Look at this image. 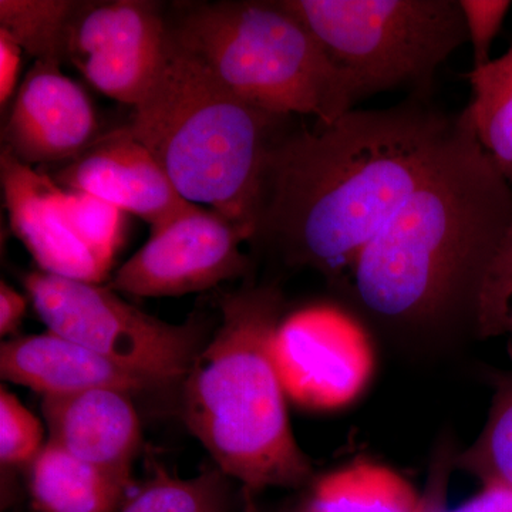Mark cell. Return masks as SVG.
Masks as SVG:
<instances>
[{"mask_svg":"<svg viewBox=\"0 0 512 512\" xmlns=\"http://www.w3.org/2000/svg\"><path fill=\"white\" fill-rule=\"evenodd\" d=\"M458 116L409 96L312 130L286 127L266 156L252 242L338 286L439 163Z\"/></svg>","mask_w":512,"mask_h":512,"instance_id":"obj_1","label":"cell"},{"mask_svg":"<svg viewBox=\"0 0 512 512\" xmlns=\"http://www.w3.org/2000/svg\"><path fill=\"white\" fill-rule=\"evenodd\" d=\"M511 221L512 188L463 110L439 163L338 288L390 328L474 325L485 271Z\"/></svg>","mask_w":512,"mask_h":512,"instance_id":"obj_2","label":"cell"},{"mask_svg":"<svg viewBox=\"0 0 512 512\" xmlns=\"http://www.w3.org/2000/svg\"><path fill=\"white\" fill-rule=\"evenodd\" d=\"M275 286H242L220 301L221 323L185 379L184 421L217 468L244 491L299 487L311 477L272 356L284 318Z\"/></svg>","mask_w":512,"mask_h":512,"instance_id":"obj_3","label":"cell"},{"mask_svg":"<svg viewBox=\"0 0 512 512\" xmlns=\"http://www.w3.org/2000/svg\"><path fill=\"white\" fill-rule=\"evenodd\" d=\"M291 120L241 99L171 37L163 69L127 128L181 197L208 205L252 242L266 156Z\"/></svg>","mask_w":512,"mask_h":512,"instance_id":"obj_4","label":"cell"},{"mask_svg":"<svg viewBox=\"0 0 512 512\" xmlns=\"http://www.w3.org/2000/svg\"><path fill=\"white\" fill-rule=\"evenodd\" d=\"M174 9V42L252 106L333 124L359 103L348 76L284 0L185 2Z\"/></svg>","mask_w":512,"mask_h":512,"instance_id":"obj_5","label":"cell"},{"mask_svg":"<svg viewBox=\"0 0 512 512\" xmlns=\"http://www.w3.org/2000/svg\"><path fill=\"white\" fill-rule=\"evenodd\" d=\"M348 76L357 100L406 90L430 99L434 76L468 42L458 0H284Z\"/></svg>","mask_w":512,"mask_h":512,"instance_id":"obj_6","label":"cell"},{"mask_svg":"<svg viewBox=\"0 0 512 512\" xmlns=\"http://www.w3.org/2000/svg\"><path fill=\"white\" fill-rule=\"evenodd\" d=\"M25 288L47 330L156 387L187 379L208 343L204 320L164 322L124 301L107 285L35 271L26 276Z\"/></svg>","mask_w":512,"mask_h":512,"instance_id":"obj_7","label":"cell"},{"mask_svg":"<svg viewBox=\"0 0 512 512\" xmlns=\"http://www.w3.org/2000/svg\"><path fill=\"white\" fill-rule=\"evenodd\" d=\"M272 356L286 397L319 412L355 402L375 367L365 328L333 303H313L284 315Z\"/></svg>","mask_w":512,"mask_h":512,"instance_id":"obj_8","label":"cell"},{"mask_svg":"<svg viewBox=\"0 0 512 512\" xmlns=\"http://www.w3.org/2000/svg\"><path fill=\"white\" fill-rule=\"evenodd\" d=\"M170 23L151 0L83 2L70 35L72 63L97 92L136 107L163 69Z\"/></svg>","mask_w":512,"mask_h":512,"instance_id":"obj_9","label":"cell"},{"mask_svg":"<svg viewBox=\"0 0 512 512\" xmlns=\"http://www.w3.org/2000/svg\"><path fill=\"white\" fill-rule=\"evenodd\" d=\"M248 235L227 218L198 207L173 222L117 269L113 291L138 298L204 292L249 271L241 245Z\"/></svg>","mask_w":512,"mask_h":512,"instance_id":"obj_10","label":"cell"},{"mask_svg":"<svg viewBox=\"0 0 512 512\" xmlns=\"http://www.w3.org/2000/svg\"><path fill=\"white\" fill-rule=\"evenodd\" d=\"M93 101L59 64L35 62L2 127V148L23 164H67L99 140Z\"/></svg>","mask_w":512,"mask_h":512,"instance_id":"obj_11","label":"cell"},{"mask_svg":"<svg viewBox=\"0 0 512 512\" xmlns=\"http://www.w3.org/2000/svg\"><path fill=\"white\" fill-rule=\"evenodd\" d=\"M60 187L83 191L150 225L158 234L198 205L175 190L167 173L127 126L101 134L92 147L49 174Z\"/></svg>","mask_w":512,"mask_h":512,"instance_id":"obj_12","label":"cell"},{"mask_svg":"<svg viewBox=\"0 0 512 512\" xmlns=\"http://www.w3.org/2000/svg\"><path fill=\"white\" fill-rule=\"evenodd\" d=\"M0 183L10 228L40 271L87 284L101 285L109 278L84 242L66 188L5 148L0 151Z\"/></svg>","mask_w":512,"mask_h":512,"instance_id":"obj_13","label":"cell"},{"mask_svg":"<svg viewBox=\"0 0 512 512\" xmlns=\"http://www.w3.org/2000/svg\"><path fill=\"white\" fill-rule=\"evenodd\" d=\"M130 396L117 389H92L43 397L49 441L79 460L131 480L143 436Z\"/></svg>","mask_w":512,"mask_h":512,"instance_id":"obj_14","label":"cell"},{"mask_svg":"<svg viewBox=\"0 0 512 512\" xmlns=\"http://www.w3.org/2000/svg\"><path fill=\"white\" fill-rule=\"evenodd\" d=\"M0 375L3 380L28 387L43 397L69 396L92 389H117L133 394L156 387L52 330L3 342Z\"/></svg>","mask_w":512,"mask_h":512,"instance_id":"obj_15","label":"cell"},{"mask_svg":"<svg viewBox=\"0 0 512 512\" xmlns=\"http://www.w3.org/2000/svg\"><path fill=\"white\" fill-rule=\"evenodd\" d=\"M131 485L49 441L32 464L29 488L36 512H119Z\"/></svg>","mask_w":512,"mask_h":512,"instance_id":"obj_16","label":"cell"},{"mask_svg":"<svg viewBox=\"0 0 512 512\" xmlns=\"http://www.w3.org/2000/svg\"><path fill=\"white\" fill-rule=\"evenodd\" d=\"M302 512H430L412 484L380 464H350L320 478Z\"/></svg>","mask_w":512,"mask_h":512,"instance_id":"obj_17","label":"cell"},{"mask_svg":"<svg viewBox=\"0 0 512 512\" xmlns=\"http://www.w3.org/2000/svg\"><path fill=\"white\" fill-rule=\"evenodd\" d=\"M468 119L478 143L512 188V46L503 56L466 74Z\"/></svg>","mask_w":512,"mask_h":512,"instance_id":"obj_18","label":"cell"},{"mask_svg":"<svg viewBox=\"0 0 512 512\" xmlns=\"http://www.w3.org/2000/svg\"><path fill=\"white\" fill-rule=\"evenodd\" d=\"M77 0H0V29L36 62L67 63Z\"/></svg>","mask_w":512,"mask_h":512,"instance_id":"obj_19","label":"cell"},{"mask_svg":"<svg viewBox=\"0 0 512 512\" xmlns=\"http://www.w3.org/2000/svg\"><path fill=\"white\" fill-rule=\"evenodd\" d=\"M229 477L220 468L200 476L180 478L164 470L128 497L119 512H229Z\"/></svg>","mask_w":512,"mask_h":512,"instance_id":"obj_20","label":"cell"},{"mask_svg":"<svg viewBox=\"0 0 512 512\" xmlns=\"http://www.w3.org/2000/svg\"><path fill=\"white\" fill-rule=\"evenodd\" d=\"M457 466L480 478L512 488V373L498 384L487 423Z\"/></svg>","mask_w":512,"mask_h":512,"instance_id":"obj_21","label":"cell"},{"mask_svg":"<svg viewBox=\"0 0 512 512\" xmlns=\"http://www.w3.org/2000/svg\"><path fill=\"white\" fill-rule=\"evenodd\" d=\"M474 329L481 338L512 336V221L485 271Z\"/></svg>","mask_w":512,"mask_h":512,"instance_id":"obj_22","label":"cell"},{"mask_svg":"<svg viewBox=\"0 0 512 512\" xmlns=\"http://www.w3.org/2000/svg\"><path fill=\"white\" fill-rule=\"evenodd\" d=\"M42 423L8 389L0 390V461L6 467L33 464L43 450Z\"/></svg>","mask_w":512,"mask_h":512,"instance_id":"obj_23","label":"cell"},{"mask_svg":"<svg viewBox=\"0 0 512 512\" xmlns=\"http://www.w3.org/2000/svg\"><path fill=\"white\" fill-rule=\"evenodd\" d=\"M468 42L473 47V69L491 62V47L503 28L512 3L507 0H458Z\"/></svg>","mask_w":512,"mask_h":512,"instance_id":"obj_24","label":"cell"},{"mask_svg":"<svg viewBox=\"0 0 512 512\" xmlns=\"http://www.w3.org/2000/svg\"><path fill=\"white\" fill-rule=\"evenodd\" d=\"M23 49L6 30L0 29V107L2 111L10 107L16 93Z\"/></svg>","mask_w":512,"mask_h":512,"instance_id":"obj_25","label":"cell"},{"mask_svg":"<svg viewBox=\"0 0 512 512\" xmlns=\"http://www.w3.org/2000/svg\"><path fill=\"white\" fill-rule=\"evenodd\" d=\"M453 512H512V488L501 483H483V488Z\"/></svg>","mask_w":512,"mask_h":512,"instance_id":"obj_26","label":"cell"},{"mask_svg":"<svg viewBox=\"0 0 512 512\" xmlns=\"http://www.w3.org/2000/svg\"><path fill=\"white\" fill-rule=\"evenodd\" d=\"M28 311V299L5 281L0 284V333L15 332Z\"/></svg>","mask_w":512,"mask_h":512,"instance_id":"obj_27","label":"cell"},{"mask_svg":"<svg viewBox=\"0 0 512 512\" xmlns=\"http://www.w3.org/2000/svg\"><path fill=\"white\" fill-rule=\"evenodd\" d=\"M254 495L244 491V504H242L241 511L239 512H259L258 505L254 501Z\"/></svg>","mask_w":512,"mask_h":512,"instance_id":"obj_28","label":"cell"}]
</instances>
